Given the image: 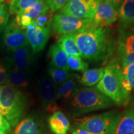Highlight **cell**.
<instances>
[{
	"instance_id": "cell-26",
	"label": "cell",
	"mask_w": 134,
	"mask_h": 134,
	"mask_svg": "<svg viewBox=\"0 0 134 134\" xmlns=\"http://www.w3.org/2000/svg\"><path fill=\"white\" fill-rule=\"evenodd\" d=\"M38 0H9L10 14H17L36 4Z\"/></svg>"
},
{
	"instance_id": "cell-24",
	"label": "cell",
	"mask_w": 134,
	"mask_h": 134,
	"mask_svg": "<svg viewBox=\"0 0 134 134\" xmlns=\"http://www.w3.org/2000/svg\"><path fill=\"white\" fill-rule=\"evenodd\" d=\"M121 73L124 88L130 93L134 89V64L122 67Z\"/></svg>"
},
{
	"instance_id": "cell-12",
	"label": "cell",
	"mask_w": 134,
	"mask_h": 134,
	"mask_svg": "<svg viewBox=\"0 0 134 134\" xmlns=\"http://www.w3.org/2000/svg\"><path fill=\"white\" fill-rule=\"evenodd\" d=\"M118 19L119 11L108 0H104L99 3L92 22L97 26L108 27Z\"/></svg>"
},
{
	"instance_id": "cell-19",
	"label": "cell",
	"mask_w": 134,
	"mask_h": 134,
	"mask_svg": "<svg viewBox=\"0 0 134 134\" xmlns=\"http://www.w3.org/2000/svg\"><path fill=\"white\" fill-rule=\"evenodd\" d=\"M10 134H43L38 122L34 117H27L19 122Z\"/></svg>"
},
{
	"instance_id": "cell-2",
	"label": "cell",
	"mask_w": 134,
	"mask_h": 134,
	"mask_svg": "<svg viewBox=\"0 0 134 134\" xmlns=\"http://www.w3.org/2000/svg\"><path fill=\"white\" fill-rule=\"evenodd\" d=\"M70 99V109L74 116L115 105L113 100L95 87L78 88Z\"/></svg>"
},
{
	"instance_id": "cell-31",
	"label": "cell",
	"mask_w": 134,
	"mask_h": 134,
	"mask_svg": "<svg viewBox=\"0 0 134 134\" xmlns=\"http://www.w3.org/2000/svg\"><path fill=\"white\" fill-rule=\"evenodd\" d=\"M120 59L122 67L134 64V53L120 54Z\"/></svg>"
},
{
	"instance_id": "cell-9",
	"label": "cell",
	"mask_w": 134,
	"mask_h": 134,
	"mask_svg": "<svg viewBox=\"0 0 134 134\" xmlns=\"http://www.w3.org/2000/svg\"><path fill=\"white\" fill-rule=\"evenodd\" d=\"M7 63L13 68L28 72L34 62V54L29 44L11 51Z\"/></svg>"
},
{
	"instance_id": "cell-18",
	"label": "cell",
	"mask_w": 134,
	"mask_h": 134,
	"mask_svg": "<svg viewBox=\"0 0 134 134\" xmlns=\"http://www.w3.org/2000/svg\"><path fill=\"white\" fill-rule=\"evenodd\" d=\"M50 128L55 134H67L70 129V122L62 112L57 110L48 118Z\"/></svg>"
},
{
	"instance_id": "cell-20",
	"label": "cell",
	"mask_w": 134,
	"mask_h": 134,
	"mask_svg": "<svg viewBox=\"0 0 134 134\" xmlns=\"http://www.w3.org/2000/svg\"><path fill=\"white\" fill-rule=\"evenodd\" d=\"M79 78L78 75L73 74L71 78L60 84L56 88V99L66 100L71 98L78 89L76 87Z\"/></svg>"
},
{
	"instance_id": "cell-28",
	"label": "cell",
	"mask_w": 134,
	"mask_h": 134,
	"mask_svg": "<svg viewBox=\"0 0 134 134\" xmlns=\"http://www.w3.org/2000/svg\"><path fill=\"white\" fill-rule=\"evenodd\" d=\"M53 13L51 10L49 9L47 12L40 15L37 18L32 22L31 24L39 27H42L50 28L52 21L53 18Z\"/></svg>"
},
{
	"instance_id": "cell-27",
	"label": "cell",
	"mask_w": 134,
	"mask_h": 134,
	"mask_svg": "<svg viewBox=\"0 0 134 134\" xmlns=\"http://www.w3.org/2000/svg\"><path fill=\"white\" fill-rule=\"evenodd\" d=\"M68 65L70 70L85 71L88 70V64L83 61L81 57L70 56L68 58Z\"/></svg>"
},
{
	"instance_id": "cell-6",
	"label": "cell",
	"mask_w": 134,
	"mask_h": 134,
	"mask_svg": "<svg viewBox=\"0 0 134 134\" xmlns=\"http://www.w3.org/2000/svg\"><path fill=\"white\" fill-rule=\"evenodd\" d=\"M99 2L100 0H70L60 9L59 14L93 20Z\"/></svg>"
},
{
	"instance_id": "cell-11",
	"label": "cell",
	"mask_w": 134,
	"mask_h": 134,
	"mask_svg": "<svg viewBox=\"0 0 134 134\" xmlns=\"http://www.w3.org/2000/svg\"><path fill=\"white\" fill-rule=\"evenodd\" d=\"M25 34L33 52L36 53L45 48L50 38L51 31L50 28L42 27L31 24L26 28Z\"/></svg>"
},
{
	"instance_id": "cell-29",
	"label": "cell",
	"mask_w": 134,
	"mask_h": 134,
	"mask_svg": "<svg viewBox=\"0 0 134 134\" xmlns=\"http://www.w3.org/2000/svg\"><path fill=\"white\" fill-rule=\"evenodd\" d=\"M9 15V8L7 5L0 4V34L4 31L8 24Z\"/></svg>"
},
{
	"instance_id": "cell-23",
	"label": "cell",
	"mask_w": 134,
	"mask_h": 134,
	"mask_svg": "<svg viewBox=\"0 0 134 134\" xmlns=\"http://www.w3.org/2000/svg\"><path fill=\"white\" fill-rule=\"evenodd\" d=\"M105 68H99L87 70L83 72L80 80L81 85L87 87H91L98 84L103 78Z\"/></svg>"
},
{
	"instance_id": "cell-7",
	"label": "cell",
	"mask_w": 134,
	"mask_h": 134,
	"mask_svg": "<svg viewBox=\"0 0 134 134\" xmlns=\"http://www.w3.org/2000/svg\"><path fill=\"white\" fill-rule=\"evenodd\" d=\"M91 21L92 20L78 19L58 13L53 16L50 28L55 34L62 36L74 33L90 24Z\"/></svg>"
},
{
	"instance_id": "cell-8",
	"label": "cell",
	"mask_w": 134,
	"mask_h": 134,
	"mask_svg": "<svg viewBox=\"0 0 134 134\" xmlns=\"http://www.w3.org/2000/svg\"><path fill=\"white\" fill-rule=\"evenodd\" d=\"M37 90L42 104L47 111L53 114L58 110L59 107L56 99V85L49 76L43 75L38 80Z\"/></svg>"
},
{
	"instance_id": "cell-35",
	"label": "cell",
	"mask_w": 134,
	"mask_h": 134,
	"mask_svg": "<svg viewBox=\"0 0 134 134\" xmlns=\"http://www.w3.org/2000/svg\"><path fill=\"white\" fill-rule=\"evenodd\" d=\"M109 2L113 5V6L119 11L120 5L122 4L124 0H108Z\"/></svg>"
},
{
	"instance_id": "cell-22",
	"label": "cell",
	"mask_w": 134,
	"mask_h": 134,
	"mask_svg": "<svg viewBox=\"0 0 134 134\" xmlns=\"http://www.w3.org/2000/svg\"><path fill=\"white\" fill-rule=\"evenodd\" d=\"M57 43H59L68 57H81V53L75 41L73 33L60 36Z\"/></svg>"
},
{
	"instance_id": "cell-38",
	"label": "cell",
	"mask_w": 134,
	"mask_h": 134,
	"mask_svg": "<svg viewBox=\"0 0 134 134\" xmlns=\"http://www.w3.org/2000/svg\"><path fill=\"white\" fill-rule=\"evenodd\" d=\"M104 1V0H100V1Z\"/></svg>"
},
{
	"instance_id": "cell-30",
	"label": "cell",
	"mask_w": 134,
	"mask_h": 134,
	"mask_svg": "<svg viewBox=\"0 0 134 134\" xmlns=\"http://www.w3.org/2000/svg\"><path fill=\"white\" fill-rule=\"evenodd\" d=\"M70 0H46L47 4L52 13L62 8Z\"/></svg>"
},
{
	"instance_id": "cell-13",
	"label": "cell",
	"mask_w": 134,
	"mask_h": 134,
	"mask_svg": "<svg viewBox=\"0 0 134 134\" xmlns=\"http://www.w3.org/2000/svg\"><path fill=\"white\" fill-rule=\"evenodd\" d=\"M49 9L46 0H38L32 6L18 13L14 20L20 27L24 29L40 15Z\"/></svg>"
},
{
	"instance_id": "cell-36",
	"label": "cell",
	"mask_w": 134,
	"mask_h": 134,
	"mask_svg": "<svg viewBox=\"0 0 134 134\" xmlns=\"http://www.w3.org/2000/svg\"><path fill=\"white\" fill-rule=\"evenodd\" d=\"M4 0H0V3H1V2H3V1H4Z\"/></svg>"
},
{
	"instance_id": "cell-17",
	"label": "cell",
	"mask_w": 134,
	"mask_h": 134,
	"mask_svg": "<svg viewBox=\"0 0 134 134\" xmlns=\"http://www.w3.org/2000/svg\"><path fill=\"white\" fill-rule=\"evenodd\" d=\"M119 29L134 24V0H124L119 9Z\"/></svg>"
},
{
	"instance_id": "cell-25",
	"label": "cell",
	"mask_w": 134,
	"mask_h": 134,
	"mask_svg": "<svg viewBox=\"0 0 134 134\" xmlns=\"http://www.w3.org/2000/svg\"><path fill=\"white\" fill-rule=\"evenodd\" d=\"M48 76L55 85H60L63 82L71 78L73 74H70L69 71L57 68H51L48 70Z\"/></svg>"
},
{
	"instance_id": "cell-33",
	"label": "cell",
	"mask_w": 134,
	"mask_h": 134,
	"mask_svg": "<svg viewBox=\"0 0 134 134\" xmlns=\"http://www.w3.org/2000/svg\"><path fill=\"white\" fill-rule=\"evenodd\" d=\"M8 78V70L6 66L0 65V85L6 84Z\"/></svg>"
},
{
	"instance_id": "cell-37",
	"label": "cell",
	"mask_w": 134,
	"mask_h": 134,
	"mask_svg": "<svg viewBox=\"0 0 134 134\" xmlns=\"http://www.w3.org/2000/svg\"><path fill=\"white\" fill-rule=\"evenodd\" d=\"M1 87H2V86H0V93H1Z\"/></svg>"
},
{
	"instance_id": "cell-16",
	"label": "cell",
	"mask_w": 134,
	"mask_h": 134,
	"mask_svg": "<svg viewBox=\"0 0 134 134\" xmlns=\"http://www.w3.org/2000/svg\"><path fill=\"white\" fill-rule=\"evenodd\" d=\"M114 134H134V104L122 114Z\"/></svg>"
},
{
	"instance_id": "cell-10",
	"label": "cell",
	"mask_w": 134,
	"mask_h": 134,
	"mask_svg": "<svg viewBox=\"0 0 134 134\" xmlns=\"http://www.w3.org/2000/svg\"><path fill=\"white\" fill-rule=\"evenodd\" d=\"M2 41L5 47L10 52L29 44L24 29L16 24L14 19L8 24L4 29Z\"/></svg>"
},
{
	"instance_id": "cell-15",
	"label": "cell",
	"mask_w": 134,
	"mask_h": 134,
	"mask_svg": "<svg viewBox=\"0 0 134 134\" xmlns=\"http://www.w3.org/2000/svg\"><path fill=\"white\" fill-rule=\"evenodd\" d=\"M118 53H134V24L124 29H120Z\"/></svg>"
},
{
	"instance_id": "cell-21",
	"label": "cell",
	"mask_w": 134,
	"mask_h": 134,
	"mask_svg": "<svg viewBox=\"0 0 134 134\" xmlns=\"http://www.w3.org/2000/svg\"><path fill=\"white\" fill-rule=\"evenodd\" d=\"M29 84L28 72L19 71L14 68L8 70V78L6 85L13 88H26Z\"/></svg>"
},
{
	"instance_id": "cell-1",
	"label": "cell",
	"mask_w": 134,
	"mask_h": 134,
	"mask_svg": "<svg viewBox=\"0 0 134 134\" xmlns=\"http://www.w3.org/2000/svg\"><path fill=\"white\" fill-rule=\"evenodd\" d=\"M81 57L98 62L109 58L115 48V42L107 27L93 24L83 27L73 33Z\"/></svg>"
},
{
	"instance_id": "cell-3",
	"label": "cell",
	"mask_w": 134,
	"mask_h": 134,
	"mask_svg": "<svg viewBox=\"0 0 134 134\" xmlns=\"http://www.w3.org/2000/svg\"><path fill=\"white\" fill-rule=\"evenodd\" d=\"M96 88L115 105H126L130 100V93L122 85L121 68L115 63L105 67L104 76L97 84Z\"/></svg>"
},
{
	"instance_id": "cell-32",
	"label": "cell",
	"mask_w": 134,
	"mask_h": 134,
	"mask_svg": "<svg viewBox=\"0 0 134 134\" xmlns=\"http://www.w3.org/2000/svg\"><path fill=\"white\" fill-rule=\"evenodd\" d=\"M11 125L0 114V134H8L11 132Z\"/></svg>"
},
{
	"instance_id": "cell-5",
	"label": "cell",
	"mask_w": 134,
	"mask_h": 134,
	"mask_svg": "<svg viewBox=\"0 0 134 134\" xmlns=\"http://www.w3.org/2000/svg\"><path fill=\"white\" fill-rule=\"evenodd\" d=\"M121 115L117 110H110L75 119L74 124L76 127L94 134H114Z\"/></svg>"
},
{
	"instance_id": "cell-4",
	"label": "cell",
	"mask_w": 134,
	"mask_h": 134,
	"mask_svg": "<svg viewBox=\"0 0 134 134\" xmlns=\"http://www.w3.org/2000/svg\"><path fill=\"white\" fill-rule=\"evenodd\" d=\"M26 97L19 89L4 85L0 93V114L11 127L19 124L26 108Z\"/></svg>"
},
{
	"instance_id": "cell-14",
	"label": "cell",
	"mask_w": 134,
	"mask_h": 134,
	"mask_svg": "<svg viewBox=\"0 0 134 134\" xmlns=\"http://www.w3.org/2000/svg\"><path fill=\"white\" fill-rule=\"evenodd\" d=\"M48 55L50 59V64L52 67L69 71L70 69L68 65V56L59 43H55L50 47Z\"/></svg>"
},
{
	"instance_id": "cell-34",
	"label": "cell",
	"mask_w": 134,
	"mask_h": 134,
	"mask_svg": "<svg viewBox=\"0 0 134 134\" xmlns=\"http://www.w3.org/2000/svg\"><path fill=\"white\" fill-rule=\"evenodd\" d=\"M71 134H94L91 132L87 131L86 130L82 129L78 127H75L71 129Z\"/></svg>"
}]
</instances>
